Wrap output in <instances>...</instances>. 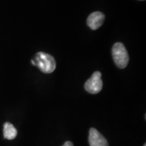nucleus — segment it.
I'll return each mask as SVG.
<instances>
[{
	"label": "nucleus",
	"instance_id": "6",
	"mask_svg": "<svg viewBox=\"0 0 146 146\" xmlns=\"http://www.w3.org/2000/svg\"><path fill=\"white\" fill-rule=\"evenodd\" d=\"M17 130L12 124L5 123L3 125V137L7 139H14L17 135Z\"/></svg>",
	"mask_w": 146,
	"mask_h": 146
},
{
	"label": "nucleus",
	"instance_id": "4",
	"mask_svg": "<svg viewBox=\"0 0 146 146\" xmlns=\"http://www.w3.org/2000/svg\"><path fill=\"white\" fill-rule=\"evenodd\" d=\"M89 143L90 146H109L104 137L94 128L89 130Z\"/></svg>",
	"mask_w": 146,
	"mask_h": 146
},
{
	"label": "nucleus",
	"instance_id": "8",
	"mask_svg": "<svg viewBox=\"0 0 146 146\" xmlns=\"http://www.w3.org/2000/svg\"><path fill=\"white\" fill-rule=\"evenodd\" d=\"M143 146H146V145H145V144H144V145Z\"/></svg>",
	"mask_w": 146,
	"mask_h": 146
},
{
	"label": "nucleus",
	"instance_id": "3",
	"mask_svg": "<svg viewBox=\"0 0 146 146\" xmlns=\"http://www.w3.org/2000/svg\"><path fill=\"white\" fill-rule=\"evenodd\" d=\"M102 73L96 71L91 78H89L85 84V89L87 92L91 94H97L100 92L103 87V83L101 79Z\"/></svg>",
	"mask_w": 146,
	"mask_h": 146
},
{
	"label": "nucleus",
	"instance_id": "1",
	"mask_svg": "<svg viewBox=\"0 0 146 146\" xmlns=\"http://www.w3.org/2000/svg\"><path fill=\"white\" fill-rule=\"evenodd\" d=\"M33 60L35 62V66H37L42 72L45 74L53 72L56 68V62L54 58L45 52L36 53Z\"/></svg>",
	"mask_w": 146,
	"mask_h": 146
},
{
	"label": "nucleus",
	"instance_id": "2",
	"mask_svg": "<svg viewBox=\"0 0 146 146\" xmlns=\"http://www.w3.org/2000/svg\"><path fill=\"white\" fill-rule=\"evenodd\" d=\"M112 54L115 64L119 68H125L129 60V54L125 45L119 42L116 43L112 47Z\"/></svg>",
	"mask_w": 146,
	"mask_h": 146
},
{
	"label": "nucleus",
	"instance_id": "5",
	"mask_svg": "<svg viewBox=\"0 0 146 146\" xmlns=\"http://www.w3.org/2000/svg\"><path fill=\"white\" fill-rule=\"evenodd\" d=\"M105 20V16L102 12H95L91 13L87 18V25L92 30H97L102 27Z\"/></svg>",
	"mask_w": 146,
	"mask_h": 146
},
{
	"label": "nucleus",
	"instance_id": "7",
	"mask_svg": "<svg viewBox=\"0 0 146 146\" xmlns=\"http://www.w3.org/2000/svg\"><path fill=\"white\" fill-rule=\"evenodd\" d=\"M62 146H74L71 141H66Z\"/></svg>",
	"mask_w": 146,
	"mask_h": 146
}]
</instances>
